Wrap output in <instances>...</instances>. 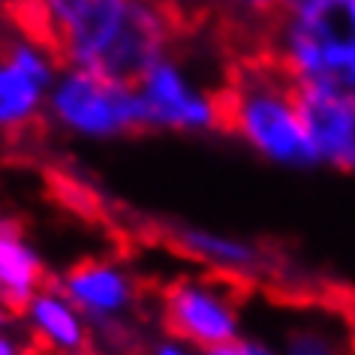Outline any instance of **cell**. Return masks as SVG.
<instances>
[{"label":"cell","instance_id":"cell-11","mask_svg":"<svg viewBox=\"0 0 355 355\" xmlns=\"http://www.w3.org/2000/svg\"><path fill=\"white\" fill-rule=\"evenodd\" d=\"M304 123L316 166L355 175V103L337 94H304Z\"/></svg>","mask_w":355,"mask_h":355},{"label":"cell","instance_id":"cell-13","mask_svg":"<svg viewBox=\"0 0 355 355\" xmlns=\"http://www.w3.org/2000/svg\"><path fill=\"white\" fill-rule=\"evenodd\" d=\"M286 6L289 0H211L208 28H214L235 51H259Z\"/></svg>","mask_w":355,"mask_h":355},{"label":"cell","instance_id":"cell-23","mask_svg":"<svg viewBox=\"0 0 355 355\" xmlns=\"http://www.w3.org/2000/svg\"><path fill=\"white\" fill-rule=\"evenodd\" d=\"M31 355H33V352H31Z\"/></svg>","mask_w":355,"mask_h":355},{"label":"cell","instance_id":"cell-12","mask_svg":"<svg viewBox=\"0 0 355 355\" xmlns=\"http://www.w3.org/2000/svg\"><path fill=\"white\" fill-rule=\"evenodd\" d=\"M46 283H51L49 268L24 232V223L0 211V304H6L21 319L28 301Z\"/></svg>","mask_w":355,"mask_h":355},{"label":"cell","instance_id":"cell-10","mask_svg":"<svg viewBox=\"0 0 355 355\" xmlns=\"http://www.w3.org/2000/svg\"><path fill=\"white\" fill-rule=\"evenodd\" d=\"M168 241L193 265L241 283L256 280L271 259L265 253V247L253 241V238L220 232V229H205V226H175L168 232Z\"/></svg>","mask_w":355,"mask_h":355},{"label":"cell","instance_id":"cell-22","mask_svg":"<svg viewBox=\"0 0 355 355\" xmlns=\"http://www.w3.org/2000/svg\"><path fill=\"white\" fill-rule=\"evenodd\" d=\"M91 355H96V352H91Z\"/></svg>","mask_w":355,"mask_h":355},{"label":"cell","instance_id":"cell-18","mask_svg":"<svg viewBox=\"0 0 355 355\" xmlns=\"http://www.w3.org/2000/svg\"><path fill=\"white\" fill-rule=\"evenodd\" d=\"M0 355H31L28 340H19L12 331H0Z\"/></svg>","mask_w":355,"mask_h":355},{"label":"cell","instance_id":"cell-14","mask_svg":"<svg viewBox=\"0 0 355 355\" xmlns=\"http://www.w3.org/2000/svg\"><path fill=\"white\" fill-rule=\"evenodd\" d=\"M280 355H355L349 319L322 307H301L280 334Z\"/></svg>","mask_w":355,"mask_h":355},{"label":"cell","instance_id":"cell-6","mask_svg":"<svg viewBox=\"0 0 355 355\" xmlns=\"http://www.w3.org/2000/svg\"><path fill=\"white\" fill-rule=\"evenodd\" d=\"M60 60L21 19L0 21V145H24L46 130Z\"/></svg>","mask_w":355,"mask_h":355},{"label":"cell","instance_id":"cell-1","mask_svg":"<svg viewBox=\"0 0 355 355\" xmlns=\"http://www.w3.org/2000/svg\"><path fill=\"white\" fill-rule=\"evenodd\" d=\"M19 19L64 67L132 82L184 40V28L150 0H28Z\"/></svg>","mask_w":355,"mask_h":355},{"label":"cell","instance_id":"cell-17","mask_svg":"<svg viewBox=\"0 0 355 355\" xmlns=\"http://www.w3.org/2000/svg\"><path fill=\"white\" fill-rule=\"evenodd\" d=\"M205 355H280L274 346H268L265 340H253V337H238L232 343H223V346H214L208 349Z\"/></svg>","mask_w":355,"mask_h":355},{"label":"cell","instance_id":"cell-4","mask_svg":"<svg viewBox=\"0 0 355 355\" xmlns=\"http://www.w3.org/2000/svg\"><path fill=\"white\" fill-rule=\"evenodd\" d=\"M259 51L298 91L355 103V0H289Z\"/></svg>","mask_w":355,"mask_h":355},{"label":"cell","instance_id":"cell-21","mask_svg":"<svg viewBox=\"0 0 355 355\" xmlns=\"http://www.w3.org/2000/svg\"><path fill=\"white\" fill-rule=\"evenodd\" d=\"M349 328H352V349H355V316L349 319Z\"/></svg>","mask_w":355,"mask_h":355},{"label":"cell","instance_id":"cell-16","mask_svg":"<svg viewBox=\"0 0 355 355\" xmlns=\"http://www.w3.org/2000/svg\"><path fill=\"white\" fill-rule=\"evenodd\" d=\"M139 355H205V352H199L196 346L178 340V337H172V334H159V337H154V340H148L145 346H141Z\"/></svg>","mask_w":355,"mask_h":355},{"label":"cell","instance_id":"cell-8","mask_svg":"<svg viewBox=\"0 0 355 355\" xmlns=\"http://www.w3.org/2000/svg\"><path fill=\"white\" fill-rule=\"evenodd\" d=\"M55 286L82 310L91 328L127 325L141 307V283L118 259H82L69 265Z\"/></svg>","mask_w":355,"mask_h":355},{"label":"cell","instance_id":"cell-2","mask_svg":"<svg viewBox=\"0 0 355 355\" xmlns=\"http://www.w3.org/2000/svg\"><path fill=\"white\" fill-rule=\"evenodd\" d=\"M235 55L214 28H190L175 49L132 78L141 132H223V82Z\"/></svg>","mask_w":355,"mask_h":355},{"label":"cell","instance_id":"cell-3","mask_svg":"<svg viewBox=\"0 0 355 355\" xmlns=\"http://www.w3.org/2000/svg\"><path fill=\"white\" fill-rule=\"evenodd\" d=\"M223 132L265 163L316 168L298 85L262 51H238L223 82Z\"/></svg>","mask_w":355,"mask_h":355},{"label":"cell","instance_id":"cell-15","mask_svg":"<svg viewBox=\"0 0 355 355\" xmlns=\"http://www.w3.org/2000/svg\"><path fill=\"white\" fill-rule=\"evenodd\" d=\"M150 3L166 10L184 28H202V24H208L211 15V0H150Z\"/></svg>","mask_w":355,"mask_h":355},{"label":"cell","instance_id":"cell-5","mask_svg":"<svg viewBox=\"0 0 355 355\" xmlns=\"http://www.w3.org/2000/svg\"><path fill=\"white\" fill-rule=\"evenodd\" d=\"M46 130L73 141L105 145L141 132L132 82L100 69L60 67L49 94Z\"/></svg>","mask_w":355,"mask_h":355},{"label":"cell","instance_id":"cell-9","mask_svg":"<svg viewBox=\"0 0 355 355\" xmlns=\"http://www.w3.org/2000/svg\"><path fill=\"white\" fill-rule=\"evenodd\" d=\"M33 355H91L94 334L85 313L55 286L46 283L21 313Z\"/></svg>","mask_w":355,"mask_h":355},{"label":"cell","instance_id":"cell-19","mask_svg":"<svg viewBox=\"0 0 355 355\" xmlns=\"http://www.w3.org/2000/svg\"><path fill=\"white\" fill-rule=\"evenodd\" d=\"M24 3L28 0H0V21H10V19H19Z\"/></svg>","mask_w":355,"mask_h":355},{"label":"cell","instance_id":"cell-20","mask_svg":"<svg viewBox=\"0 0 355 355\" xmlns=\"http://www.w3.org/2000/svg\"><path fill=\"white\" fill-rule=\"evenodd\" d=\"M15 322H21L19 313H12L6 304H0V331H12Z\"/></svg>","mask_w":355,"mask_h":355},{"label":"cell","instance_id":"cell-7","mask_svg":"<svg viewBox=\"0 0 355 355\" xmlns=\"http://www.w3.org/2000/svg\"><path fill=\"white\" fill-rule=\"evenodd\" d=\"M157 316L166 334L199 352L232 343L244 328V283L205 268L178 274L159 289Z\"/></svg>","mask_w":355,"mask_h":355}]
</instances>
